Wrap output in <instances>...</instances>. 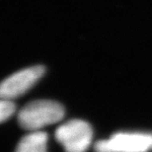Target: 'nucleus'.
<instances>
[{
	"label": "nucleus",
	"instance_id": "obj_1",
	"mask_svg": "<svg viewBox=\"0 0 152 152\" xmlns=\"http://www.w3.org/2000/svg\"><path fill=\"white\" fill-rule=\"evenodd\" d=\"M64 108L51 100H37L28 103L18 115L20 126L30 132H38L56 124L64 117Z\"/></svg>",
	"mask_w": 152,
	"mask_h": 152
},
{
	"label": "nucleus",
	"instance_id": "obj_2",
	"mask_svg": "<svg viewBox=\"0 0 152 152\" xmlns=\"http://www.w3.org/2000/svg\"><path fill=\"white\" fill-rule=\"evenodd\" d=\"M96 152H149L152 151V133L118 132L110 138L99 140Z\"/></svg>",
	"mask_w": 152,
	"mask_h": 152
},
{
	"label": "nucleus",
	"instance_id": "obj_3",
	"mask_svg": "<svg viewBox=\"0 0 152 152\" xmlns=\"http://www.w3.org/2000/svg\"><path fill=\"white\" fill-rule=\"evenodd\" d=\"M93 137L92 127L87 121L71 120L56 130V140L65 152H86Z\"/></svg>",
	"mask_w": 152,
	"mask_h": 152
},
{
	"label": "nucleus",
	"instance_id": "obj_4",
	"mask_svg": "<svg viewBox=\"0 0 152 152\" xmlns=\"http://www.w3.org/2000/svg\"><path fill=\"white\" fill-rule=\"evenodd\" d=\"M45 66L35 65L22 69L5 78L1 83V99L13 100L29 91L44 76Z\"/></svg>",
	"mask_w": 152,
	"mask_h": 152
},
{
	"label": "nucleus",
	"instance_id": "obj_5",
	"mask_svg": "<svg viewBox=\"0 0 152 152\" xmlns=\"http://www.w3.org/2000/svg\"><path fill=\"white\" fill-rule=\"evenodd\" d=\"M15 152H48V134L45 132H31L21 139Z\"/></svg>",
	"mask_w": 152,
	"mask_h": 152
},
{
	"label": "nucleus",
	"instance_id": "obj_6",
	"mask_svg": "<svg viewBox=\"0 0 152 152\" xmlns=\"http://www.w3.org/2000/svg\"><path fill=\"white\" fill-rule=\"evenodd\" d=\"M16 111V106L12 100L1 99L0 104V121L1 123H4L9 118H11Z\"/></svg>",
	"mask_w": 152,
	"mask_h": 152
}]
</instances>
